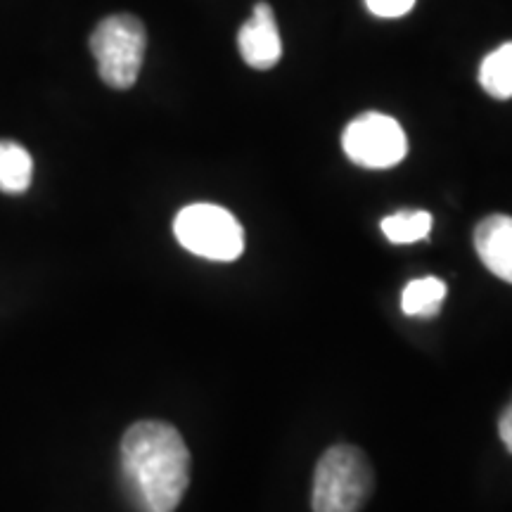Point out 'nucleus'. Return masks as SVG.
I'll return each instance as SVG.
<instances>
[{"label": "nucleus", "instance_id": "f257e3e1", "mask_svg": "<svg viewBox=\"0 0 512 512\" xmlns=\"http://www.w3.org/2000/svg\"><path fill=\"white\" fill-rule=\"evenodd\" d=\"M121 484L138 512H174L190 484V451L162 420L131 425L119 448Z\"/></svg>", "mask_w": 512, "mask_h": 512}, {"label": "nucleus", "instance_id": "f03ea898", "mask_svg": "<svg viewBox=\"0 0 512 512\" xmlns=\"http://www.w3.org/2000/svg\"><path fill=\"white\" fill-rule=\"evenodd\" d=\"M375 475L361 448L339 444L323 453L313 472V512H358L373 494Z\"/></svg>", "mask_w": 512, "mask_h": 512}, {"label": "nucleus", "instance_id": "7ed1b4c3", "mask_svg": "<svg viewBox=\"0 0 512 512\" xmlns=\"http://www.w3.org/2000/svg\"><path fill=\"white\" fill-rule=\"evenodd\" d=\"M147 48V31L138 17H105L91 34V50L100 79L110 88L126 91L138 81Z\"/></svg>", "mask_w": 512, "mask_h": 512}, {"label": "nucleus", "instance_id": "20e7f679", "mask_svg": "<svg viewBox=\"0 0 512 512\" xmlns=\"http://www.w3.org/2000/svg\"><path fill=\"white\" fill-rule=\"evenodd\" d=\"M176 240L190 254L209 261H235L245 252V230L219 204H190L174 221Z\"/></svg>", "mask_w": 512, "mask_h": 512}, {"label": "nucleus", "instance_id": "39448f33", "mask_svg": "<svg viewBox=\"0 0 512 512\" xmlns=\"http://www.w3.org/2000/svg\"><path fill=\"white\" fill-rule=\"evenodd\" d=\"M342 147L363 169H392L408 155V138L401 124L387 114L366 112L342 133Z\"/></svg>", "mask_w": 512, "mask_h": 512}, {"label": "nucleus", "instance_id": "423d86ee", "mask_svg": "<svg viewBox=\"0 0 512 512\" xmlns=\"http://www.w3.org/2000/svg\"><path fill=\"white\" fill-rule=\"evenodd\" d=\"M240 55L252 69L266 72L273 69L283 57V41H280L275 12L268 3H256L252 17L242 24L238 34Z\"/></svg>", "mask_w": 512, "mask_h": 512}, {"label": "nucleus", "instance_id": "0eeeda50", "mask_svg": "<svg viewBox=\"0 0 512 512\" xmlns=\"http://www.w3.org/2000/svg\"><path fill=\"white\" fill-rule=\"evenodd\" d=\"M475 249L496 278L512 285V216H486L475 228Z\"/></svg>", "mask_w": 512, "mask_h": 512}, {"label": "nucleus", "instance_id": "6e6552de", "mask_svg": "<svg viewBox=\"0 0 512 512\" xmlns=\"http://www.w3.org/2000/svg\"><path fill=\"white\" fill-rule=\"evenodd\" d=\"M34 178V159L15 140H0V190L8 195H22Z\"/></svg>", "mask_w": 512, "mask_h": 512}, {"label": "nucleus", "instance_id": "1a4fd4ad", "mask_svg": "<svg viewBox=\"0 0 512 512\" xmlns=\"http://www.w3.org/2000/svg\"><path fill=\"white\" fill-rule=\"evenodd\" d=\"M446 299V283L434 275L411 280L401 292V309L406 316L432 318L437 316Z\"/></svg>", "mask_w": 512, "mask_h": 512}, {"label": "nucleus", "instance_id": "9d476101", "mask_svg": "<svg viewBox=\"0 0 512 512\" xmlns=\"http://www.w3.org/2000/svg\"><path fill=\"white\" fill-rule=\"evenodd\" d=\"M479 83L491 98H512V41L503 43L501 48L484 57L482 67H479Z\"/></svg>", "mask_w": 512, "mask_h": 512}, {"label": "nucleus", "instance_id": "9b49d317", "mask_svg": "<svg viewBox=\"0 0 512 512\" xmlns=\"http://www.w3.org/2000/svg\"><path fill=\"white\" fill-rule=\"evenodd\" d=\"M384 238L394 245H413V242L427 240L432 230L430 211H396V214L382 219Z\"/></svg>", "mask_w": 512, "mask_h": 512}, {"label": "nucleus", "instance_id": "f8f14e48", "mask_svg": "<svg viewBox=\"0 0 512 512\" xmlns=\"http://www.w3.org/2000/svg\"><path fill=\"white\" fill-rule=\"evenodd\" d=\"M366 5L375 17L396 19L408 15L413 10L415 0H366Z\"/></svg>", "mask_w": 512, "mask_h": 512}, {"label": "nucleus", "instance_id": "ddd939ff", "mask_svg": "<svg viewBox=\"0 0 512 512\" xmlns=\"http://www.w3.org/2000/svg\"><path fill=\"white\" fill-rule=\"evenodd\" d=\"M498 432H501L505 448L512 453V401H510V406L503 411L501 420H498Z\"/></svg>", "mask_w": 512, "mask_h": 512}]
</instances>
